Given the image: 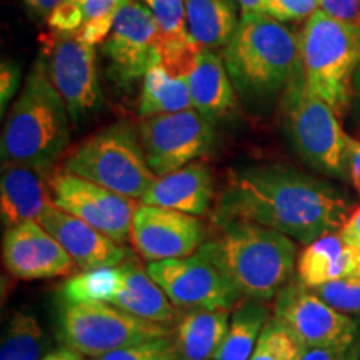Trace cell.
Listing matches in <instances>:
<instances>
[{
    "label": "cell",
    "instance_id": "1",
    "mask_svg": "<svg viewBox=\"0 0 360 360\" xmlns=\"http://www.w3.org/2000/svg\"><path fill=\"white\" fill-rule=\"evenodd\" d=\"M350 215L345 193L289 165H259L232 175L215 207V222L244 220L309 245L339 232Z\"/></svg>",
    "mask_w": 360,
    "mask_h": 360
},
{
    "label": "cell",
    "instance_id": "2",
    "mask_svg": "<svg viewBox=\"0 0 360 360\" xmlns=\"http://www.w3.org/2000/svg\"><path fill=\"white\" fill-rule=\"evenodd\" d=\"M217 225L219 237L205 244L244 299L267 302L294 281L299 259L294 238L244 220Z\"/></svg>",
    "mask_w": 360,
    "mask_h": 360
},
{
    "label": "cell",
    "instance_id": "3",
    "mask_svg": "<svg viewBox=\"0 0 360 360\" xmlns=\"http://www.w3.org/2000/svg\"><path fill=\"white\" fill-rule=\"evenodd\" d=\"M69 143V109L37 58L7 114L0 141L2 164L15 162L52 170Z\"/></svg>",
    "mask_w": 360,
    "mask_h": 360
},
{
    "label": "cell",
    "instance_id": "4",
    "mask_svg": "<svg viewBox=\"0 0 360 360\" xmlns=\"http://www.w3.org/2000/svg\"><path fill=\"white\" fill-rule=\"evenodd\" d=\"M222 58L232 82L245 94L269 96L302 79L299 35L264 12L242 13Z\"/></svg>",
    "mask_w": 360,
    "mask_h": 360
},
{
    "label": "cell",
    "instance_id": "5",
    "mask_svg": "<svg viewBox=\"0 0 360 360\" xmlns=\"http://www.w3.org/2000/svg\"><path fill=\"white\" fill-rule=\"evenodd\" d=\"M305 89L340 115L352 98L360 62V30L317 11L299 35Z\"/></svg>",
    "mask_w": 360,
    "mask_h": 360
},
{
    "label": "cell",
    "instance_id": "6",
    "mask_svg": "<svg viewBox=\"0 0 360 360\" xmlns=\"http://www.w3.org/2000/svg\"><path fill=\"white\" fill-rule=\"evenodd\" d=\"M62 169L134 200H142L157 179L146 160L139 129L124 120L80 142Z\"/></svg>",
    "mask_w": 360,
    "mask_h": 360
},
{
    "label": "cell",
    "instance_id": "7",
    "mask_svg": "<svg viewBox=\"0 0 360 360\" xmlns=\"http://www.w3.org/2000/svg\"><path fill=\"white\" fill-rule=\"evenodd\" d=\"M287 134L297 155L315 172L337 180L349 177V135L328 103L312 96L299 79L285 90Z\"/></svg>",
    "mask_w": 360,
    "mask_h": 360
},
{
    "label": "cell",
    "instance_id": "8",
    "mask_svg": "<svg viewBox=\"0 0 360 360\" xmlns=\"http://www.w3.org/2000/svg\"><path fill=\"white\" fill-rule=\"evenodd\" d=\"M57 326L64 347L90 359L172 334L165 326L135 317L107 302H60Z\"/></svg>",
    "mask_w": 360,
    "mask_h": 360
},
{
    "label": "cell",
    "instance_id": "9",
    "mask_svg": "<svg viewBox=\"0 0 360 360\" xmlns=\"http://www.w3.org/2000/svg\"><path fill=\"white\" fill-rule=\"evenodd\" d=\"M146 269L180 310H231L244 300L207 244L188 257L148 262Z\"/></svg>",
    "mask_w": 360,
    "mask_h": 360
},
{
    "label": "cell",
    "instance_id": "10",
    "mask_svg": "<svg viewBox=\"0 0 360 360\" xmlns=\"http://www.w3.org/2000/svg\"><path fill=\"white\" fill-rule=\"evenodd\" d=\"M39 58L49 80L64 98L72 122L80 124L101 107L96 45L84 42L77 35L51 30L42 37Z\"/></svg>",
    "mask_w": 360,
    "mask_h": 360
},
{
    "label": "cell",
    "instance_id": "11",
    "mask_svg": "<svg viewBox=\"0 0 360 360\" xmlns=\"http://www.w3.org/2000/svg\"><path fill=\"white\" fill-rule=\"evenodd\" d=\"M139 135L146 160L157 177L204 157L214 147V122L195 109L142 117Z\"/></svg>",
    "mask_w": 360,
    "mask_h": 360
},
{
    "label": "cell",
    "instance_id": "12",
    "mask_svg": "<svg viewBox=\"0 0 360 360\" xmlns=\"http://www.w3.org/2000/svg\"><path fill=\"white\" fill-rule=\"evenodd\" d=\"M51 193L53 205L92 225L117 244L122 245L130 238L132 219L139 205L134 199L64 169L52 170Z\"/></svg>",
    "mask_w": 360,
    "mask_h": 360
},
{
    "label": "cell",
    "instance_id": "13",
    "mask_svg": "<svg viewBox=\"0 0 360 360\" xmlns=\"http://www.w3.org/2000/svg\"><path fill=\"white\" fill-rule=\"evenodd\" d=\"M274 317L302 347L349 344L360 335L354 319L330 307L299 281H292L276 297Z\"/></svg>",
    "mask_w": 360,
    "mask_h": 360
},
{
    "label": "cell",
    "instance_id": "14",
    "mask_svg": "<svg viewBox=\"0 0 360 360\" xmlns=\"http://www.w3.org/2000/svg\"><path fill=\"white\" fill-rule=\"evenodd\" d=\"M102 51L109 57L117 80L124 85L143 79L162 64V35L157 22L141 0H130L117 13Z\"/></svg>",
    "mask_w": 360,
    "mask_h": 360
},
{
    "label": "cell",
    "instance_id": "15",
    "mask_svg": "<svg viewBox=\"0 0 360 360\" xmlns=\"http://www.w3.org/2000/svg\"><path fill=\"white\" fill-rule=\"evenodd\" d=\"M129 240L147 262L188 257L207 242L205 225L197 215L139 204Z\"/></svg>",
    "mask_w": 360,
    "mask_h": 360
},
{
    "label": "cell",
    "instance_id": "16",
    "mask_svg": "<svg viewBox=\"0 0 360 360\" xmlns=\"http://www.w3.org/2000/svg\"><path fill=\"white\" fill-rule=\"evenodd\" d=\"M4 267L20 281L72 276L75 264L57 238L39 222L7 229L2 242Z\"/></svg>",
    "mask_w": 360,
    "mask_h": 360
},
{
    "label": "cell",
    "instance_id": "17",
    "mask_svg": "<svg viewBox=\"0 0 360 360\" xmlns=\"http://www.w3.org/2000/svg\"><path fill=\"white\" fill-rule=\"evenodd\" d=\"M39 224L57 238L58 244L64 247L74 260L75 269H79L80 272L115 267L127 257L124 245L117 244L105 233L94 229L84 220L64 212L53 204L45 209Z\"/></svg>",
    "mask_w": 360,
    "mask_h": 360
},
{
    "label": "cell",
    "instance_id": "18",
    "mask_svg": "<svg viewBox=\"0 0 360 360\" xmlns=\"http://www.w3.org/2000/svg\"><path fill=\"white\" fill-rule=\"evenodd\" d=\"M52 170L4 162L0 175V217L6 229L39 222L52 204Z\"/></svg>",
    "mask_w": 360,
    "mask_h": 360
},
{
    "label": "cell",
    "instance_id": "19",
    "mask_svg": "<svg viewBox=\"0 0 360 360\" xmlns=\"http://www.w3.org/2000/svg\"><path fill=\"white\" fill-rule=\"evenodd\" d=\"M214 199V175L209 165L193 160L154 180L142 204L164 207L191 215H204Z\"/></svg>",
    "mask_w": 360,
    "mask_h": 360
},
{
    "label": "cell",
    "instance_id": "20",
    "mask_svg": "<svg viewBox=\"0 0 360 360\" xmlns=\"http://www.w3.org/2000/svg\"><path fill=\"white\" fill-rule=\"evenodd\" d=\"M297 281L315 290L328 282L360 276V252L349 245L339 232L327 233L305 249L297 259Z\"/></svg>",
    "mask_w": 360,
    "mask_h": 360
},
{
    "label": "cell",
    "instance_id": "21",
    "mask_svg": "<svg viewBox=\"0 0 360 360\" xmlns=\"http://www.w3.org/2000/svg\"><path fill=\"white\" fill-rule=\"evenodd\" d=\"M192 107L210 122L229 115L236 107V90L222 56L217 51L199 49L187 72Z\"/></svg>",
    "mask_w": 360,
    "mask_h": 360
},
{
    "label": "cell",
    "instance_id": "22",
    "mask_svg": "<svg viewBox=\"0 0 360 360\" xmlns=\"http://www.w3.org/2000/svg\"><path fill=\"white\" fill-rule=\"evenodd\" d=\"M119 265L124 274V283L110 304L135 317L165 327L179 322L180 309L175 307L159 283H155L154 278L148 276L147 269L137 262V259L125 257L124 262Z\"/></svg>",
    "mask_w": 360,
    "mask_h": 360
},
{
    "label": "cell",
    "instance_id": "23",
    "mask_svg": "<svg viewBox=\"0 0 360 360\" xmlns=\"http://www.w3.org/2000/svg\"><path fill=\"white\" fill-rule=\"evenodd\" d=\"M130 0H60L49 17L52 32L77 35L84 42L97 45L109 35L117 13Z\"/></svg>",
    "mask_w": 360,
    "mask_h": 360
},
{
    "label": "cell",
    "instance_id": "24",
    "mask_svg": "<svg viewBox=\"0 0 360 360\" xmlns=\"http://www.w3.org/2000/svg\"><path fill=\"white\" fill-rule=\"evenodd\" d=\"M231 326V310H186L172 332L177 360H212Z\"/></svg>",
    "mask_w": 360,
    "mask_h": 360
},
{
    "label": "cell",
    "instance_id": "25",
    "mask_svg": "<svg viewBox=\"0 0 360 360\" xmlns=\"http://www.w3.org/2000/svg\"><path fill=\"white\" fill-rule=\"evenodd\" d=\"M152 12L162 35V65L187 75L199 45L191 39L186 22V0H141Z\"/></svg>",
    "mask_w": 360,
    "mask_h": 360
},
{
    "label": "cell",
    "instance_id": "26",
    "mask_svg": "<svg viewBox=\"0 0 360 360\" xmlns=\"http://www.w3.org/2000/svg\"><path fill=\"white\" fill-rule=\"evenodd\" d=\"M238 20L237 0H186L188 35L202 49L224 51Z\"/></svg>",
    "mask_w": 360,
    "mask_h": 360
},
{
    "label": "cell",
    "instance_id": "27",
    "mask_svg": "<svg viewBox=\"0 0 360 360\" xmlns=\"http://www.w3.org/2000/svg\"><path fill=\"white\" fill-rule=\"evenodd\" d=\"M269 321L270 309L264 300H242L233 309L231 326L212 360H249Z\"/></svg>",
    "mask_w": 360,
    "mask_h": 360
},
{
    "label": "cell",
    "instance_id": "28",
    "mask_svg": "<svg viewBox=\"0 0 360 360\" xmlns=\"http://www.w3.org/2000/svg\"><path fill=\"white\" fill-rule=\"evenodd\" d=\"M187 109H193L187 75L174 74L162 64L152 67L142 79L141 117L175 114Z\"/></svg>",
    "mask_w": 360,
    "mask_h": 360
},
{
    "label": "cell",
    "instance_id": "29",
    "mask_svg": "<svg viewBox=\"0 0 360 360\" xmlns=\"http://www.w3.org/2000/svg\"><path fill=\"white\" fill-rule=\"evenodd\" d=\"M124 283V274L120 265L102 267L96 270H85L77 276H70L62 285V302L89 304L107 302L119 294Z\"/></svg>",
    "mask_w": 360,
    "mask_h": 360
},
{
    "label": "cell",
    "instance_id": "30",
    "mask_svg": "<svg viewBox=\"0 0 360 360\" xmlns=\"http://www.w3.org/2000/svg\"><path fill=\"white\" fill-rule=\"evenodd\" d=\"M44 332L37 319L27 312H13L4 330L0 360H42Z\"/></svg>",
    "mask_w": 360,
    "mask_h": 360
},
{
    "label": "cell",
    "instance_id": "31",
    "mask_svg": "<svg viewBox=\"0 0 360 360\" xmlns=\"http://www.w3.org/2000/svg\"><path fill=\"white\" fill-rule=\"evenodd\" d=\"M300 354L302 345L272 315L249 360H299Z\"/></svg>",
    "mask_w": 360,
    "mask_h": 360
},
{
    "label": "cell",
    "instance_id": "32",
    "mask_svg": "<svg viewBox=\"0 0 360 360\" xmlns=\"http://www.w3.org/2000/svg\"><path fill=\"white\" fill-rule=\"evenodd\" d=\"M92 360H177L172 334L114 350Z\"/></svg>",
    "mask_w": 360,
    "mask_h": 360
},
{
    "label": "cell",
    "instance_id": "33",
    "mask_svg": "<svg viewBox=\"0 0 360 360\" xmlns=\"http://www.w3.org/2000/svg\"><path fill=\"white\" fill-rule=\"evenodd\" d=\"M322 300L345 315H360V276L328 282L314 290Z\"/></svg>",
    "mask_w": 360,
    "mask_h": 360
},
{
    "label": "cell",
    "instance_id": "34",
    "mask_svg": "<svg viewBox=\"0 0 360 360\" xmlns=\"http://www.w3.org/2000/svg\"><path fill=\"white\" fill-rule=\"evenodd\" d=\"M319 11V0H264L262 12L278 22L309 19Z\"/></svg>",
    "mask_w": 360,
    "mask_h": 360
},
{
    "label": "cell",
    "instance_id": "35",
    "mask_svg": "<svg viewBox=\"0 0 360 360\" xmlns=\"http://www.w3.org/2000/svg\"><path fill=\"white\" fill-rule=\"evenodd\" d=\"M299 360H360V335L354 342L328 347H302Z\"/></svg>",
    "mask_w": 360,
    "mask_h": 360
},
{
    "label": "cell",
    "instance_id": "36",
    "mask_svg": "<svg viewBox=\"0 0 360 360\" xmlns=\"http://www.w3.org/2000/svg\"><path fill=\"white\" fill-rule=\"evenodd\" d=\"M319 11L360 30V0H319Z\"/></svg>",
    "mask_w": 360,
    "mask_h": 360
},
{
    "label": "cell",
    "instance_id": "37",
    "mask_svg": "<svg viewBox=\"0 0 360 360\" xmlns=\"http://www.w3.org/2000/svg\"><path fill=\"white\" fill-rule=\"evenodd\" d=\"M20 80V65L11 60V58L2 60V67H0V105H2V114H6V107L19 92Z\"/></svg>",
    "mask_w": 360,
    "mask_h": 360
},
{
    "label": "cell",
    "instance_id": "38",
    "mask_svg": "<svg viewBox=\"0 0 360 360\" xmlns=\"http://www.w3.org/2000/svg\"><path fill=\"white\" fill-rule=\"evenodd\" d=\"M339 233L349 245H352L354 249L360 252V205L355 207L350 212L349 219L342 225Z\"/></svg>",
    "mask_w": 360,
    "mask_h": 360
},
{
    "label": "cell",
    "instance_id": "39",
    "mask_svg": "<svg viewBox=\"0 0 360 360\" xmlns=\"http://www.w3.org/2000/svg\"><path fill=\"white\" fill-rule=\"evenodd\" d=\"M27 12L34 17L35 20H49L52 12L56 11L60 0H22Z\"/></svg>",
    "mask_w": 360,
    "mask_h": 360
},
{
    "label": "cell",
    "instance_id": "40",
    "mask_svg": "<svg viewBox=\"0 0 360 360\" xmlns=\"http://www.w3.org/2000/svg\"><path fill=\"white\" fill-rule=\"evenodd\" d=\"M349 177L354 187L360 191V141L349 137Z\"/></svg>",
    "mask_w": 360,
    "mask_h": 360
},
{
    "label": "cell",
    "instance_id": "41",
    "mask_svg": "<svg viewBox=\"0 0 360 360\" xmlns=\"http://www.w3.org/2000/svg\"><path fill=\"white\" fill-rule=\"evenodd\" d=\"M42 360H85V357L69 347H60L53 350V352L45 354Z\"/></svg>",
    "mask_w": 360,
    "mask_h": 360
},
{
    "label": "cell",
    "instance_id": "42",
    "mask_svg": "<svg viewBox=\"0 0 360 360\" xmlns=\"http://www.w3.org/2000/svg\"><path fill=\"white\" fill-rule=\"evenodd\" d=\"M240 6L242 13H252V12H262L264 0H237Z\"/></svg>",
    "mask_w": 360,
    "mask_h": 360
},
{
    "label": "cell",
    "instance_id": "43",
    "mask_svg": "<svg viewBox=\"0 0 360 360\" xmlns=\"http://www.w3.org/2000/svg\"><path fill=\"white\" fill-rule=\"evenodd\" d=\"M352 97L360 103V62L355 69L354 80H352Z\"/></svg>",
    "mask_w": 360,
    "mask_h": 360
},
{
    "label": "cell",
    "instance_id": "44",
    "mask_svg": "<svg viewBox=\"0 0 360 360\" xmlns=\"http://www.w3.org/2000/svg\"><path fill=\"white\" fill-rule=\"evenodd\" d=\"M359 193H360V191H359Z\"/></svg>",
    "mask_w": 360,
    "mask_h": 360
}]
</instances>
